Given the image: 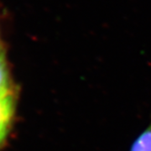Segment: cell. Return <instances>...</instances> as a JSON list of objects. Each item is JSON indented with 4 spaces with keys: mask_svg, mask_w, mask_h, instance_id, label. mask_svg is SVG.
<instances>
[{
    "mask_svg": "<svg viewBox=\"0 0 151 151\" xmlns=\"http://www.w3.org/2000/svg\"><path fill=\"white\" fill-rule=\"evenodd\" d=\"M15 96H0V145H2L11 128L15 115Z\"/></svg>",
    "mask_w": 151,
    "mask_h": 151,
    "instance_id": "cell-1",
    "label": "cell"
},
{
    "mask_svg": "<svg viewBox=\"0 0 151 151\" xmlns=\"http://www.w3.org/2000/svg\"><path fill=\"white\" fill-rule=\"evenodd\" d=\"M129 151H151V120L143 132L135 139Z\"/></svg>",
    "mask_w": 151,
    "mask_h": 151,
    "instance_id": "cell-3",
    "label": "cell"
},
{
    "mask_svg": "<svg viewBox=\"0 0 151 151\" xmlns=\"http://www.w3.org/2000/svg\"><path fill=\"white\" fill-rule=\"evenodd\" d=\"M15 95L3 48L0 47V96Z\"/></svg>",
    "mask_w": 151,
    "mask_h": 151,
    "instance_id": "cell-2",
    "label": "cell"
},
{
    "mask_svg": "<svg viewBox=\"0 0 151 151\" xmlns=\"http://www.w3.org/2000/svg\"><path fill=\"white\" fill-rule=\"evenodd\" d=\"M1 146H2V145H0V147H1Z\"/></svg>",
    "mask_w": 151,
    "mask_h": 151,
    "instance_id": "cell-4",
    "label": "cell"
}]
</instances>
